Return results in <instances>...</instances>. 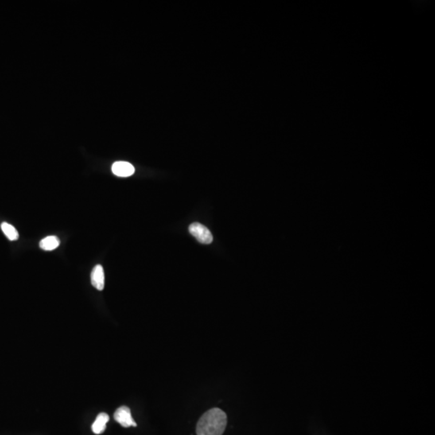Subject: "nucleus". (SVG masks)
<instances>
[{"mask_svg":"<svg viewBox=\"0 0 435 435\" xmlns=\"http://www.w3.org/2000/svg\"><path fill=\"white\" fill-rule=\"evenodd\" d=\"M227 414L218 408L210 409L197 424L198 435H223L227 426Z\"/></svg>","mask_w":435,"mask_h":435,"instance_id":"f257e3e1","label":"nucleus"},{"mask_svg":"<svg viewBox=\"0 0 435 435\" xmlns=\"http://www.w3.org/2000/svg\"><path fill=\"white\" fill-rule=\"evenodd\" d=\"M189 231L197 240L203 244L212 243L213 235L211 231L204 225L199 223H194L189 227Z\"/></svg>","mask_w":435,"mask_h":435,"instance_id":"f03ea898","label":"nucleus"},{"mask_svg":"<svg viewBox=\"0 0 435 435\" xmlns=\"http://www.w3.org/2000/svg\"><path fill=\"white\" fill-rule=\"evenodd\" d=\"M114 420L123 427L137 426V423L131 413V409L127 406H121L117 409L116 411L114 412Z\"/></svg>","mask_w":435,"mask_h":435,"instance_id":"7ed1b4c3","label":"nucleus"},{"mask_svg":"<svg viewBox=\"0 0 435 435\" xmlns=\"http://www.w3.org/2000/svg\"><path fill=\"white\" fill-rule=\"evenodd\" d=\"M113 173L121 177H127L134 174L135 168L130 163L126 161H117L112 165Z\"/></svg>","mask_w":435,"mask_h":435,"instance_id":"20e7f679","label":"nucleus"},{"mask_svg":"<svg viewBox=\"0 0 435 435\" xmlns=\"http://www.w3.org/2000/svg\"><path fill=\"white\" fill-rule=\"evenodd\" d=\"M90 279H91V284L94 288H96L99 291H102V289H104V271H103L102 265H98L94 267L92 273H91Z\"/></svg>","mask_w":435,"mask_h":435,"instance_id":"39448f33","label":"nucleus"},{"mask_svg":"<svg viewBox=\"0 0 435 435\" xmlns=\"http://www.w3.org/2000/svg\"><path fill=\"white\" fill-rule=\"evenodd\" d=\"M109 416L106 413H100L97 416L96 420L92 425V431L95 434H101L105 431L106 423L108 422Z\"/></svg>","mask_w":435,"mask_h":435,"instance_id":"423d86ee","label":"nucleus"},{"mask_svg":"<svg viewBox=\"0 0 435 435\" xmlns=\"http://www.w3.org/2000/svg\"><path fill=\"white\" fill-rule=\"evenodd\" d=\"M59 245H60V240L54 235L45 237L40 242V247L44 251H52L59 247Z\"/></svg>","mask_w":435,"mask_h":435,"instance_id":"0eeeda50","label":"nucleus"},{"mask_svg":"<svg viewBox=\"0 0 435 435\" xmlns=\"http://www.w3.org/2000/svg\"><path fill=\"white\" fill-rule=\"evenodd\" d=\"M1 229L9 240L15 241L19 239L18 231L12 225L8 223H3L1 224Z\"/></svg>","mask_w":435,"mask_h":435,"instance_id":"6e6552de","label":"nucleus"}]
</instances>
